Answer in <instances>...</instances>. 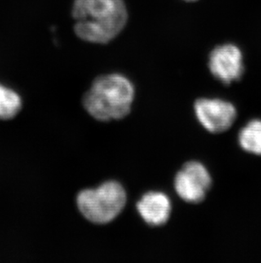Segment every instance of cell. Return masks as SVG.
I'll return each instance as SVG.
<instances>
[{"mask_svg":"<svg viewBox=\"0 0 261 263\" xmlns=\"http://www.w3.org/2000/svg\"><path fill=\"white\" fill-rule=\"evenodd\" d=\"M127 201L126 189L119 181H107L96 189L81 190L77 206L81 216L91 223L105 225L115 221Z\"/></svg>","mask_w":261,"mask_h":263,"instance_id":"3","label":"cell"},{"mask_svg":"<svg viewBox=\"0 0 261 263\" xmlns=\"http://www.w3.org/2000/svg\"><path fill=\"white\" fill-rule=\"evenodd\" d=\"M23 106L20 95L0 83V120H10L16 117Z\"/></svg>","mask_w":261,"mask_h":263,"instance_id":"9","label":"cell"},{"mask_svg":"<svg viewBox=\"0 0 261 263\" xmlns=\"http://www.w3.org/2000/svg\"><path fill=\"white\" fill-rule=\"evenodd\" d=\"M238 143L247 153L261 156V119H252L242 128Z\"/></svg>","mask_w":261,"mask_h":263,"instance_id":"8","label":"cell"},{"mask_svg":"<svg viewBox=\"0 0 261 263\" xmlns=\"http://www.w3.org/2000/svg\"><path fill=\"white\" fill-rule=\"evenodd\" d=\"M209 68L212 75L225 85L237 81L244 71L241 50L234 45L217 46L209 55Z\"/></svg>","mask_w":261,"mask_h":263,"instance_id":"6","label":"cell"},{"mask_svg":"<svg viewBox=\"0 0 261 263\" xmlns=\"http://www.w3.org/2000/svg\"><path fill=\"white\" fill-rule=\"evenodd\" d=\"M141 218L148 226H164L170 220L172 204L167 194L161 192L150 191L143 194L137 203Z\"/></svg>","mask_w":261,"mask_h":263,"instance_id":"7","label":"cell"},{"mask_svg":"<svg viewBox=\"0 0 261 263\" xmlns=\"http://www.w3.org/2000/svg\"><path fill=\"white\" fill-rule=\"evenodd\" d=\"M193 110L200 124L213 134L227 132L237 116L234 105L218 98H200L194 102Z\"/></svg>","mask_w":261,"mask_h":263,"instance_id":"5","label":"cell"},{"mask_svg":"<svg viewBox=\"0 0 261 263\" xmlns=\"http://www.w3.org/2000/svg\"><path fill=\"white\" fill-rule=\"evenodd\" d=\"M185 1H194V0H185Z\"/></svg>","mask_w":261,"mask_h":263,"instance_id":"10","label":"cell"},{"mask_svg":"<svg viewBox=\"0 0 261 263\" xmlns=\"http://www.w3.org/2000/svg\"><path fill=\"white\" fill-rule=\"evenodd\" d=\"M212 186L207 168L199 161L187 162L174 179V189L183 201L200 204L205 200Z\"/></svg>","mask_w":261,"mask_h":263,"instance_id":"4","label":"cell"},{"mask_svg":"<svg viewBox=\"0 0 261 263\" xmlns=\"http://www.w3.org/2000/svg\"><path fill=\"white\" fill-rule=\"evenodd\" d=\"M135 88L129 79L120 73L97 78L82 98L84 109L101 122L120 120L132 111Z\"/></svg>","mask_w":261,"mask_h":263,"instance_id":"2","label":"cell"},{"mask_svg":"<svg viewBox=\"0 0 261 263\" xmlns=\"http://www.w3.org/2000/svg\"><path fill=\"white\" fill-rule=\"evenodd\" d=\"M72 16L76 34L94 44L114 40L128 19L123 0H74Z\"/></svg>","mask_w":261,"mask_h":263,"instance_id":"1","label":"cell"}]
</instances>
